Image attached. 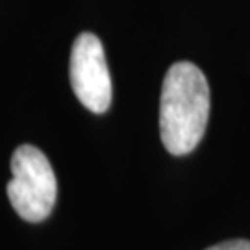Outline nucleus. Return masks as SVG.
<instances>
[{
  "label": "nucleus",
  "instance_id": "f257e3e1",
  "mask_svg": "<svg viewBox=\"0 0 250 250\" xmlns=\"http://www.w3.org/2000/svg\"><path fill=\"white\" fill-rule=\"evenodd\" d=\"M209 117V85L189 62L170 65L160 99V134L172 156H186L204 137Z\"/></svg>",
  "mask_w": 250,
  "mask_h": 250
},
{
  "label": "nucleus",
  "instance_id": "f03ea898",
  "mask_svg": "<svg viewBox=\"0 0 250 250\" xmlns=\"http://www.w3.org/2000/svg\"><path fill=\"white\" fill-rule=\"evenodd\" d=\"M11 172L8 198L13 209L28 223L45 221L58 198V182L50 161L34 145H21L11 156Z\"/></svg>",
  "mask_w": 250,
  "mask_h": 250
},
{
  "label": "nucleus",
  "instance_id": "7ed1b4c3",
  "mask_svg": "<svg viewBox=\"0 0 250 250\" xmlns=\"http://www.w3.org/2000/svg\"><path fill=\"white\" fill-rule=\"evenodd\" d=\"M71 85L76 99L93 113H104L111 104V76L106 54L95 34L83 32L71 50Z\"/></svg>",
  "mask_w": 250,
  "mask_h": 250
},
{
  "label": "nucleus",
  "instance_id": "20e7f679",
  "mask_svg": "<svg viewBox=\"0 0 250 250\" xmlns=\"http://www.w3.org/2000/svg\"><path fill=\"white\" fill-rule=\"evenodd\" d=\"M206 250H250V241H247V239H232V241L213 245V247H209Z\"/></svg>",
  "mask_w": 250,
  "mask_h": 250
}]
</instances>
